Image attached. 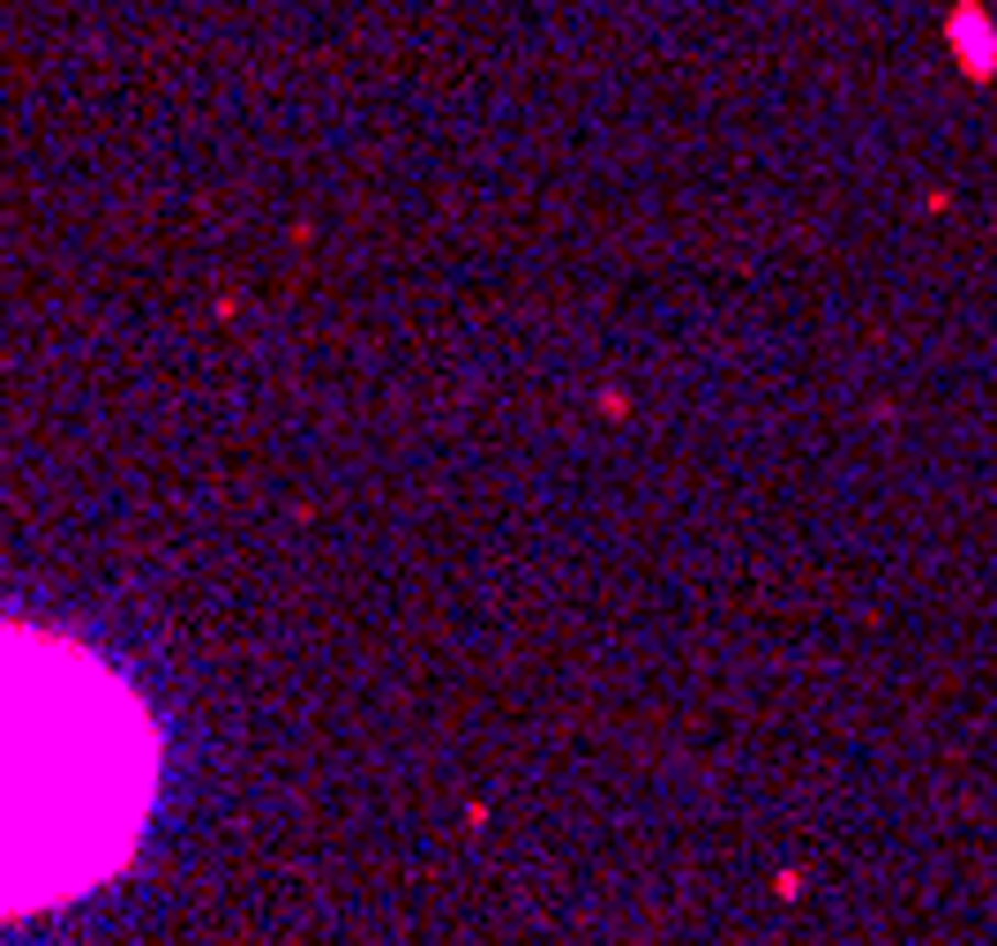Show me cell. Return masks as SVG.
I'll return each mask as SVG.
<instances>
[{
	"mask_svg": "<svg viewBox=\"0 0 997 946\" xmlns=\"http://www.w3.org/2000/svg\"><path fill=\"white\" fill-rule=\"evenodd\" d=\"M151 804V722L121 676L38 631H0V916L84 894Z\"/></svg>",
	"mask_w": 997,
	"mask_h": 946,
	"instance_id": "6da1fadb",
	"label": "cell"
}]
</instances>
